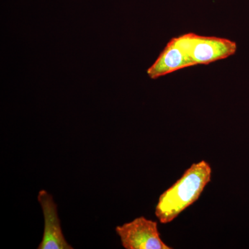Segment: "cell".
Wrapping results in <instances>:
<instances>
[{"mask_svg": "<svg viewBox=\"0 0 249 249\" xmlns=\"http://www.w3.org/2000/svg\"><path fill=\"white\" fill-rule=\"evenodd\" d=\"M212 175L211 165L206 160L193 163L159 198L155 215L162 224H168L199 199Z\"/></svg>", "mask_w": 249, "mask_h": 249, "instance_id": "obj_1", "label": "cell"}, {"mask_svg": "<svg viewBox=\"0 0 249 249\" xmlns=\"http://www.w3.org/2000/svg\"><path fill=\"white\" fill-rule=\"evenodd\" d=\"M178 39L194 65H209L229 58L237 52L236 42L227 38L190 33L178 36Z\"/></svg>", "mask_w": 249, "mask_h": 249, "instance_id": "obj_2", "label": "cell"}, {"mask_svg": "<svg viewBox=\"0 0 249 249\" xmlns=\"http://www.w3.org/2000/svg\"><path fill=\"white\" fill-rule=\"evenodd\" d=\"M116 233L125 249H171L160 238L158 223L143 216L118 226Z\"/></svg>", "mask_w": 249, "mask_h": 249, "instance_id": "obj_3", "label": "cell"}, {"mask_svg": "<svg viewBox=\"0 0 249 249\" xmlns=\"http://www.w3.org/2000/svg\"><path fill=\"white\" fill-rule=\"evenodd\" d=\"M44 219L45 229L43 237L37 249H72L62 232L58 213V206L53 200V196L45 190H41L37 196Z\"/></svg>", "mask_w": 249, "mask_h": 249, "instance_id": "obj_4", "label": "cell"}, {"mask_svg": "<svg viewBox=\"0 0 249 249\" xmlns=\"http://www.w3.org/2000/svg\"><path fill=\"white\" fill-rule=\"evenodd\" d=\"M191 66H194V64L183 49L178 37H174L147 70V73L151 79L155 80Z\"/></svg>", "mask_w": 249, "mask_h": 249, "instance_id": "obj_5", "label": "cell"}]
</instances>
